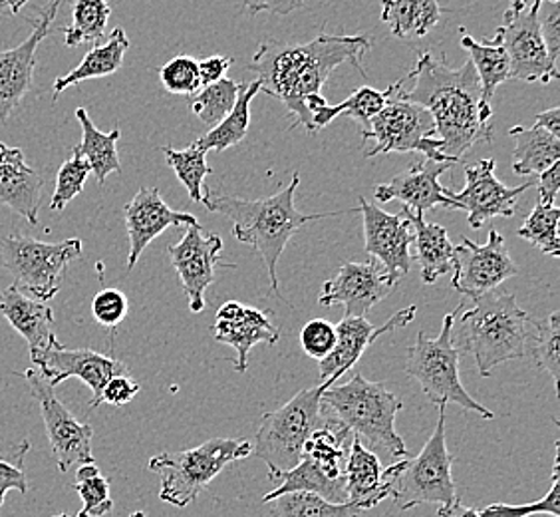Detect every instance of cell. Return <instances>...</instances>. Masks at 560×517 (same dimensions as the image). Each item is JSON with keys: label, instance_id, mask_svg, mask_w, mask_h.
<instances>
[{"label": "cell", "instance_id": "1", "mask_svg": "<svg viewBox=\"0 0 560 517\" xmlns=\"http://www.w3.org/2000/svg\"><path fill=\"white\" fill-rule=\"evenodd\" d=\"M406 78L416 84L399 88V96L430 112L443 158L459 163L475 146L493 141V108L481 97L471 62L453 70L440 56L423 53Z\"/></svg>", "mask_w": 560, "mask_h": 517}, {"label": "cell", "instance_id": "2", "mask_svg": "<svg viewBox=\"0 0 560 517\" xmlns=\"http://www.w3.org/2000/svg\"><path fill=\"white\" fill-rule=\"evenodd\" d=\"M368 36L320 34L311 43H267L253 58L250 70L257 74L260 90L279 97L294 122L291 128H306L314 134L313 119L306 112V97L323 94L328 76L340 65L355 66L362 74V58L370 53Z\"/></svg>", "mask_w": 560, "mask_h": 517}, {"label": "cell", "instance_id": "3", "mask_svg": "<svg viewBox=\"0 0 560 517\" xmlns=\"http://www.w3.org/2000/svg\"><path fill=\"white\" fill-rule=\"evenodd\" d=\"M301 184V173L292 175L291 184L282 187L279 194L265 199H241L233 195H219L207 192L203 205L209 211H215L233 221V238L238 243L250 245L259 253L267 265L270 279V292L280 295L277 279V263L287 243L302 226L318 221L323 217L340 216V214H301L294 205V194Z\"/></svg>", "mask_w": 560, "mask_h": 517}, {"label": "cell", "instance_id": "4", "mask_svg": "<svg viewBox=\"0 0 560 517\" xmlns=\"http://www.w3.org/2000/svg\"><path fill=\"white\" fill-rule=\"evenodd\" d=\"M537 333V321L518 307L511 292H487L453 326V345L474 355L481 377H491L499 365L525 358Z\"/></svg>", "mask_w": 560, "mask_h": 517}, {"label": "cell", "instance_id": "5", "mask_svg": "<svg viewBox=\"0 0 560 517\" xmlns=\"http://www.w3.org/2000/svg\"><path fill=\"white\" fill-rule=\"evenodd\" d=\"M320 406L328 421L342 426L360 443L382 448L394 458H408V448L396 430L404 404L384 382H370L354 375L345 384L326 388Z\"/></svg>", "mask_w": 560, "mask_h": 517}, {"label": "cell", "instance_id": "6", "mask_svg": "<svg viewBox=\"0 0 560 517\" xmlns=\"http://www.w3.org/2000/svg\"><path fill=\"white\" fill-rule=\"evenodd\" d=\"M440 416L430 440L416 458H401L384 468V482L388 484L394 504L408 512L421 504L452 506L459 502L457 484L453 480V456L445 438V406H438Z\"/></svg>", "mask_w": 560, "mask_h": 517}, {"label": "cell", "instance_id": "7", "mask_svg": "<svg viewBox=\"0 0 560 517\" xmlns=\"http://www.w3.org/2000/svg\"><path fill=\"white\" fill-rule=\"evenodd\" d=\"M323 388H304L284 406L267 412L257 430L253 452L269 468V480L279 484L302 460L304 446L328 418L320 406Z\"/></svg>", "mask_w": 560, "mask_h": 517}, {"label": "cell", "instance_id": "8", "mask_svg": "<svg viewBox=\"0 0 560 517\" xmlns=\"http://www.w3.org/2000/svg\"><path fill=\"white\" fill-rule=\"evenodd\" d=\"M462 311H464V305H459L452 313L445 314L442 333L438 336L431 338L425 333H418L416 343L408 348L406 372L413 382H418L421 392L435 406L455 404L459 409L479 414L486 421H493L495 414L486 409L481 402H477L474 397H469L459 378L462 353L453 345L452 334L455 317Z\"/></svg>", "mask_w": 560, "mask_h": 517}, {"label": "cell", "instance_id": "9", "mask_svg": "<svg viewBox=\"0 0 560 517\" xmlns=\"http://www.w3.org/2000/svg\"><path fill=\"white\" fill-rule=\"evenodd\" d=\"M253 453V444L233 438H211L184 450L153 456L150 470L162 478L160 499L175 507L189 506L229 463L245 460Z\"/></svg>", "mask_w": 560, "mask_h": 517}, {"label": "cell", "instance_id": "10", "mask_svg": "<svg viewBox=\"0 0 560 517\" xmlns=\"http://www.w3.org/2000/svg\"><path fill=\"white\" fill-rule=\"evenodd\" d=\"M350 440L352 436L342 426L332 421L326 422V426L308 438L299 466L262 497V504H270L277 497L294 492L314 494L332 504H348L346 463Z\"/></svg>", "mask_w": 560, "mask_h": 517}, {"label": "cell", "instance_id": "11", "mask_svg": "<svg viewBox=\"0 0 560 517\" xmlns=\"http://www.w3.org/2000/svg\"><path fill=\"white\" fill-rule=\"evenodd\" d=\"M406 82L408 78H401L388 88L386 106L362 128V141H374V146L364 151V156L376 158L388 153L416 151L425 156V160L455 165L447 158H443L442 143L435 138V126L430 112L399 96V88Z\"/></svg>", "mask_w": 560, "mask_h": 517}, {"label": "cell", "instance_id": "12", "mask_svg": "<svg viewBox=\"0 0 560 517\" xmlns=\"http://www.w3.org/2000/svg\"><path fill=\"white\" fill-rule=\"evenodd\" d=\"M80 255L82 241L75 238L60 243H44L19 233L0 238L2 267L11 273L19 289L43 302L55 299L62 289L68 265Z\"/></svg>", "mask_w": 560, "mask_h": 517}, {"label": "cell", "instance_id": "13", "mask_svg": "<svg viewBox=\"0 0 560 517\" xmlns=\"http://www.w3.org/2000/svg\"><path fill=\"white\" fill-rule=\"evenodd\" d=\"M22 377L28 382L31 394L40 406L44 428L48 434V443L55 453L58 470L68 472L74 466L94 463V453H92L94 428L86 422L75 418L68 406L58 400L55 388L48 384L46 378L40 377V372L28 368L22 372Z\"/></svg>", "mask_w": 560, "mask_h": 517}, {"label": "cell", "instance_id": "14", "mask_svg": "<svg viewBox=\"0 0 560 517\" xmlns=\"http://www.w3.org/2000/svg\"><path fill=\"white\" fill-rule=\"evenodd\" d=\"M452 271L453 289L474 301L518 275V267L506 251L505 238L495 227L489 229V239L483 245L462 239V243L453 248Z\"/></svg>", "mask_w": 560, "mask_h": 517}, {"label": "cell", "instance_id": "15", "mask_svg": "<svg viewBox=\"0 0 560 517\" xmlns=\"http://www.w3.org/2000/svg\"><path fill=\"white\" fill-rule=\"evenodd\" d=\"M540 0H530L523 11L506 19L497 28L491 43L499 44L509 58V70L513 80L549 84L559 78V66L549 58L545 43L540 38L537 11Z\"/></svg>", "mask_w": 560, "mask_h": 517}, {"label": "cell", "instance_id": "16", "mask_svg": "<svg viewBox=\"0 0 560 517\" xmlns=\"http://www.w3.org/2000/svg\"><path fill=\"white\" fill-rule=\"evenodd\" d=\"M33 363L40 370V377L50 387L62 384L68 378H78L92 390L90 410L100 406V394L114 377L130 375V368L114 356L102 355L92 348H66L52 338L43 351H31Z\"/></svg>", "mask_w": 560, "mask_h": 517}, {"label": "cell", "instance_id": "17", "mask_svg": "<svg viewBox=\"0 0 560 517\" xmlns=\"http://www.w3.org/2000/svg\"><path fill=\"white\" fill-rule=\"evenodd\" d=\"M65 0H50L40 9L34 31L24 43L0 53V124L11 119L34 87L36 53L44 38L50 34V26Z\"/></svg>", "mask_w": 560, "mask_h": 517}, {"label": "cell", "instance_id": "18", "mask_svg": "<svg viewBox=\"0 0 560 517\" xmlns=\"http://www.w3.org/2000/svg\"><path fill=\"white\" fill-rule=\"evenodd\" d=\"M360 214L364 219V239L366 251L376 258L384 269L389 285L396 287L401 277L410 273L413 227L410 219L399 214H386L377 205L370 204L366 197H360Z\"/></svg>", "mask_w": 560, "mask_h": 517}, {"label": "cell", "instance_id": "19", "mask_svg": "<svg viewBox=\"0 0 560 517\" xmlns=\"http://www.w3.org/2000/svg\"><path fill=\"white\" fill-rule=\"evenodd\" d=\"M223 239L203 235V227L189 226L179 243L167 248L173 269L177 271L185 295L189 299L191 313L206 309V291L215 280L217 267H226L221 261Z\"/></svg>", "mask_w": 560, "mask_h": 517}, {"label": "cell", "instance_id": "20", "mask_svg": "<svg viewBox=\"0 0 560 517\" xmlns=\"http://www.w3.org/2000/svg\"><path fill=\"white\" fill-rule=\"evenodd\" d=\"M465 184L459 194L450 192L459 211L467 214V221L474 229H479L489 219L495 217H513L517 211L518 197L527 192L533 184L518 187H506L495 175V160L465 165Z\"/></svg>", "mask_w": 560, "mask_h": 517}, {"label": "cell", "instance_id": "21", "mask_svg": "<svg viewBox=\"0 0 560 517\" xmlns=\"http://www.w3.org/2000/svg\"><path fill=\"white\" fill-rule=\"evenodd\" d=\"M416 313H418V307L411 305L408 309H401L398 313L392 314L382 326H374L366 321V317H345L340 323L336 324L335 351L318 363V372H320L318 387L326 390L336 384L338 378L358 365V360L364 356L376 338L401 326H408L416 319Z\"/></svg>", "mask_w": 560, "mask_h": 517}, {"label": "cell", "instance_id": "22", "mask_svg": "<svg viewBox=\"0 0 560 517\" xmlns=\"http://www.w3.org/2000/svg\"><path fill=\"white\" fill-rule=\"evenodd\" d=\"M394 287L376 261L352 263L346 261L335 277L326 280L320 289L318 302L323 307L345 305V317H366L372 307L384 301Z\"/></svg>", "mask_w": 560, "mask_h": 517}, {"label": "cell", "instance_id": "23", "mask_svg": "<svg viewBox=\"0 0 560 517\" xmlns=\"http://www.w3.org/2000/svg\"><path fill=\"white\" fill-rule=\"evenodd\" d=\"M213 334L217 343L237 351L235 370L238 375L247 372L248 353L255 346L260 343L275 346L280 341L279 329L270 321L269 313L238 301H226L219 307Z\"/></svg>", "mask_w": 560, "mask_h": 517}, {"label": "cell", "instance_id": "24", "mask_svg": "<svg viewBox=\"0 0 560 517\" xmlns=\"http://www.w3.org/2000/svg\"><path fill=\"white\" fill-rule=\"evenodd\" d=\"M447 170H452V163L433 160L411 163L406 172L396 175L389 184L377 185L374 197L382 204L398 199L404 207L416 214H425L433 207L459 209L457 204L450 199V189L440 184V177Z\"/></svg>", "mask_w": 560, "mask_h": 517}, {"label": "cell", "instance_id": "25", "mask_svg": "<svg viewBox=\"0 0 560 517\" xmlns=\"http://www.w3.org/2000/svg\"><path fill=\"white\" fill-rule=\"evenodd\" d=\"M126 229L130 238V255H128V271L136 267L141 253L151 241L160 238L165 229L173 226H199L197 217L184 211H173L170 205L163 202L158 187H141L133 195L130 204L124 209Z\"/></svg>", "mask_w": 560, "mask_h": 517}, {"label": "cell", "instance_id": "26", "mask_svg": "<svg viewBox=\"0 0 560 517\" xmlns=\"http://www.w3.org/2000/svg\"><path fill=\"white\" fill-rule=\"evenodd\" d=\"M43 189V173L26 163L24 151L0 141V205L38 226Z\"/></svg>", "mask_w": 560, "mask_h": 517}, {"label": "cell", "instance_id": "27", "mask_svg": "<svg viewBox=\"0 0 560 517\" xmlns=\"http://www.w3.org/2000/svg\"><path fill=\"white\" fill-rule=\"evenodd\" d=\"M0 313L28 343L31 351H43L56 338L52 309L46 302L28 297L16 285L0 292Z\"/></svg>", "mask_w": 560, "mask_h": 517}, {"label": "cell", "instance_id": "28", "mask_svg": "<svg viewBox=\"0 0 560 517\" xmlns=\"http://www.w3.org/2000/svg\"><path fill=\"white\" fill-rule=\"evenodd\" d=\"M346 496L348 504L358 509H372L389 497V487L384 482V466L376 453L352 436L346 463Z\"/></svg>", "mask_w": 560, "mask_h": 517}, {"label": "cell", "instance_id": "29", "mask_svg": "<svg viewBox=\"0 0 560 517\" xmlns=\"http://www.w3.org/2000/svg\"><path fill=\"white\" fill-rule=\"evenodd\" d=\"M401 214L410 219L413 227V245L418 249L416 257L420 263L421 280L425 285L438 283L440 277L447 275L453 267V245L447 229L435 223H428L423 214L410 211L408 207Z\"/></svg>", "mask_w": 560, "mask_h": 517}, {"label": "cell", "instance_id": "30", "mask_svg": "<svg viewBox=\"0 0 560 517\" xmlns=\"http://www.w3.org/2000/svg\"><path fill=\"white\" fill-rule=\"evenodd\" d=\"M128 48H130V38H128L126 31L124 28H114L112 34H109L108 41L94 46L84 56V60L75 66L74 70H70L68 74L56 78L55 87H52L55 88L52 100L56 102L65 90L75 87L80 82L116 74L121 65H124V58H126Z\"/></svg>", "mask_w": 560, "mask_h": 517}, {"label": "cell", "instance_id": "31", "mask_svg": "<svg viewBox=\"0 0 560 517\" xmlns=\"http://www.w3.org/2000/svg\"><path fill=\"white\" fill-rule=\"evenodd\" d=\"M386 102H388V90L380 92L376 88L364 87L358 88L352 96L346 97L342 104H336V106L328 104L323 94L306 97L304 106L313 119L314 131H318L330 126L340 116L355 119L364 128L370 118H374L377 112L386 106Z\"/></svg>", "mask_w": 560, "mask_h": 517}, {"label": "cell", "instance_id": "32", "mask_svg": "<svg viewBox=\"0 0 560 517\" xmlns=\"http://www.w3.org/2000/svg\"><path fill=\"white\" fill-rule=\"evenodd\" d=\"M75 119L82 128V141L80 146H75L74 151L86 160L90 170L96 175L97 184L104 185L108 175L121 173L118 156V140L121 131L116 128L106 134L97 129L86 108L75 110Z\"/></svg>", "mask_w": 560, "mask_h": 517}, {"label": "cell", "instance_id": "33", "mask_svg": "<svg viewBox=\"0 0 560 517\" xmlns=\"http://www.w3.org/2000/svg\"><path fill=\"white\" fill-rule=\"evenodd\" d=\"M509 136L515 140L513 172L517 175H540L560 162V138L547 129L515 126L509 129Z\"/></svg>", "mask_w": 560, "mask_h": 517}, {"label": "cell", "instance_id": "34", "mask_svg": "<svg viewBox=\"0 0 560 517\" xmlns=\"http://www.w3.org/2000/svg\"><path fill=\"white\" fill-rule=\"evenodd\" d=\"M442 21L438 0H382V22L398 38H423Z\"/></svg>", "mask_w": 560, "mask_h": 517}, {"label": "cell", "instance_id": "35", "mask_svg": "<svg viewBox=\"0 0 560 517\" xmlns=\"http://www.w3.org/2000/svg\"><path fill=\"white\" fill-rule=\"evenodd\" d=\"M259 92L260 87L257 80H253L250 84H241L235 108L226 114L223 122H219L215 128L209 129L206 136L195 143L206 151H225L245 140L250 126V104Z\"/></svg>", "mask_w": 560, "mask_h": 517}, {"label": "cell", "instance_id": "36", "mask_svg": "<svg viewBox=\"0 0 560 517\" xmlns=\"http://www.w3.org/2000/svg\"><path fill=\"white\" fill-rule=\"evenodd\" d=\"M459 33H462V46L469 53V62L474 65L477 78H479L481 97L486 104L491 106L497 88L506 80H511L505 50L491 41H481V43L475 41L474 36L465 33L464 28Z\"/></svg>", "mask_w": 560, "mask_h": 517}, {"label": "cell", "instance_id": "37", "mask_svg": "<svg viewBox=\"0 0 560 517\" xmlns=\"http://www.w3.org/2000/svg\"><path fill=\"white\" fill-rule=\"evenodd\" d=\"M109 14L108 0H72V22L60 28L66 46L74 48L78 44L100 43L106 34Z\"/></svg>", "mask_w": 560, "mask_h": 517}, {"label": "cell", "instance_id": "38", "mask_svg": "<svg viewBox=\"0 0 560 517\" xmlns=\"http://www.w3.org/2000/svg\"><path fill=\"white\" fill-rule=\"evenodd\" d=\"M162 151L165 153L167 165L175 172L177 180L185 185L189 199L194 204H203V194H206L203 184L207 175L213 173V168H209L207 163V151L199 148L195 141L185 150H175L165 146Z\"/></svg>", "mask_w": 560, "mask_h": 517}, {"label": "cell", "instance_id": "39", "mask_svg": "<svg viewBox=\"0 0 560 517\" xmlns=\"http://www.w3.org/2000/svg\"><path fill=\"white\" fill-rule=\"evenodd\" d=\"M241 84L235 80L223 78L209 87H201V90L189 97V108L201 124L209 128H215L219 122L226 118V114L235 108Z\"/></svg>", "mask_w": 560, "mask_h": 517}, {"label": "cell", "instance_id": "40", "mask_svg": "<svg viewBox=\"0 0 560 517\" xmlns=\"http://www.w3.org/2000/svg\"><path fill=\"white\" fill-rule=\"evenodd\" d=\"M362 509L352 504H332L323 497L294 492L275 499L272 517H360Z\"/></svg>", "mask_w": 560, "mask_h": 517}, {"label": "cell", "instance_id": "41", "mask_svg": "<svg viewBox=\"0 0 560 517\" xmlns=\"http://www.w3.org/2000/svg\"><path fill=\"white\" fill-rule=\"evenodd\" d=\"M559 221L557 205L537 204L518 229V238L540 249L545 255L557 258L560 255Z\"/></svg>", "mask_w": 560, "mask_h": 517}, {"label": "cell", "instance_id": "42", "mask_svg": "<svg viewBox=\"0 0 560 517\" xmlns=\"http://www.w3.org/2000/svg\"><path fill=\"white\" fill-rule=\"evenodd\" d=\"M560 444L555 443V463H552V478H550V487L547 496L540 497L537 502L523 504V506H509V504H491L486 509H481V517H530V516H550L560 517Z\"/></svg>", "mask_w": 560, "mask_h": 517}, {"label": "cell", "instance_id": "43", "mask_svg": "<svg viewBox=\"0 0 560 517\" xmlns=\"http://www.w3.org/2000/svg\"><path fill=\"white\" fill-rule=\"evenodd\" d=\"M72 490L82 497V512L88 517H106L114 509L112 494H109V480L100 474L96 462L84 463L75 472V482Z\"/></svg>", "mask_w": 560, "mask_h": 517}, {"label": "cell", "instance_id": "44", "mask_svg": "<svg viewBox=\"0 0 560 517\" xmlns=\"http://www.w3.org/2000/svg\"><path fill=\"white\" fill-rule=\"evenodd\" d=\"M560 313H550L545 321H537V333L528 355L535 358L537 367L545 370L552 380V387L559 392L560 377Z\"/></svg>", "mask_w": 560, "mask_h": 517}, {"label": "cell", "instance_id": "45", "mask_svg": "<svg viewBox=\"0 0 560 517\" xmlns=\"http://www.w3.org/2000/svg\"><path fill=\"white\" fill-rule=\"evenodd\" d=\"M90 173L92 170L86 160L74 151L56 173L55 194L50 199V209L65 211L66 205L84 192V184H86Z\"/></svg>", "mask_w": 560, "mask_h": 517}, {"label": "cell", "instance_id": "46", "mask_svg": "<svg viewBox=\"0 0 560 517\" xmlns=\"http://www.w3.org/2000/svg\"><path fill=\"white\" fill-rule=\"evenodd\" d=\"M160 80L163 88L172 94L194 96L201 90L199 65L191 56L179 55L172 58L167 65L160 68Z\"/></svg>", "mask_w": 560, "mask_h": 517}, {"label": "cell", "instance_id": "47", "mask_svg": "<svg viewBox=\"0 0 560 517\" xmlns=\"http://www.w3.org/2000/svg\"><path fill=\"white\" fill-rule=\"evenodd\" d=\"M301 346L306 355L320 363L335 351L336 324L328 323L326 319L308 321L302 326Z\"/></svg>", "mask_w": 560, "mask_h": 517}, {"label": "cell", "instance_id": "48", "mask_svg": "<svg viewBox=\"0 0 560 517\" xmlns=\"http://www.w3.org/2000/svg\"><path fill=\"white\" fill-rule=\"evenodd\" d=\"M130 302L118 289H102L92 301V317L106 329H116L128 317Z\"/></svg>", "mask_w": 560, "mask_h": 517}, {"label": "cell", "instance_id": "49", "mask_svg": "<svg viewBox=\"0 0 560 517\" xmlns=\"http://www.w3.org/2000/svg\"><path fill=\"white\" fill-rule=\"evenodd\" d=\"M539 33L549 58L559 66L560 56V0H540L537 11Z\"/></svg>", "mask_w": 560, "mask_h": 517}, {"label": "cell", "instance_id": "50", "mask_svg": "<svg viewBox=\"0 0 560 517\" xmlns=\"http://www.w3.org/2000/svg\"><path fill=\"white\" fill-rule=\"evenodd\" d=\"M28 448L31 444L22 443L21 450L16 452V462L0 458V507L4 504L7 492L11 490H16L21 494L28 492V480L24 474V453L28 452Z\"/></svg>", "mask_w": 560, "mask_h": 517}, {"label": "cell", "instance_id": "51", "mask_svg": "<svg viewBox=\"0 0 560 517\" xmlns=\"http://www.w3.org/2000/svg\"><path fill=\"white\" fill-rule=\"evenodd\" d=\"M138 392H140V384L130 375L114 377L102 390L100 404H109V406L121 409V406L130 404L131 400L138 397Z\"/></svg>", "mask_w": 560, "mask_h": 517}, {"label": "cell", "instance_id": "52", "mask_svg": "<svg viewBox=\"0 0 560 517\" xmlns=\"http://www.w3.org/2000/svg\"><path fill=\"white\" fill-rule=\"evenodd\" d=\"M243 7H245V11L250 16L259 14V12H270V14L287 16V14L302 9L304 0H243Z\"/></svg>", "mask_w": 560, "mask_h": 517}, {"label": "cell", "instance_id": "53", "mask_svg": "<svg viewBox=\"0 0 560 517\" xmlns=\"http://www.w3.org/2000/svg\"><path fill=\"white\" fill-rule=\"evenodd\" d=\"M197 65H199L201 87H209V84L225 78L226 70L233 66V58H229V56H209Z\"/></svg>", "mask_w": 560, "mask_h": 517}, {"label": "cell", "instance_id": "54", "mask_svg": "<svg viewBox=\"0 0 560 517\" xmlns=\"http://www.w3.org/2000/svg\"><path fill=\"white\" fill-rule=\"evenodd\" d=\"M537 187H539V204L555 205L560 189V162L550 165L547 172L540 173Z\"/></svg>", "mask_w": 560, "mask_h": 517}, {"label": "cell", "instance_id": "55", "mask_svg": "<svg viewBox=\"0 0 560 517\" xmlns=\"http://www.w3.org/2000/svg\"><path fill=\"white\" fill-rule=\"evenodd\" d=\"M535 126H539V128H545L547 129V131H550L552 136H557V138H560L559 106H555V108L545 110V112H540L539 116L535 118Z\"/></svg>", "mask_w": 560, "mask_h": 517}, {"label": "cell", "instance_id": "56", "mask_svg": "<svg viewBox=\"0 0 560 517\" xmlns=\"http://www.w3.org/2000/svg\"><path fill=\"white\" fill-rule=\"evenodd\" d=\"M438 516L440 517H481L479 512H475L471 507H465L462 504V499L459 502H455L452 506L440 507L438 509Z\"/></svg>", "mask_w": 560, "mask_h": 517}, {"label": "cell", "instance_id": "57", "mask_svg": "<svg viewBox=\"0 0 560 517\" xmlns=\"http://www.w3.org/2000/svg\"><path fill=\"white\" fill-rule=\"evenodd\" d=\"M31 0H0V16H16Z\"/></svg>", "mask_w": 560, "mask_h": 517}, {"label": "cell", "instance_id": "58", "mask_svg": "<svg viewBox=\"0 0 560 517\" xmlns=\"http://www.w3.org/2000/svg\"><path fill=\"white\" fill-rule=\"evenodd\" d=\"M527 2L528 0H509V11L505 12V21L511 19V16H515L517 12L523 11Z\"/></svg>", "mask_w": 560, "mask_h": 517}, {"label": "cell", "instance_id": "59", "mask_svg": "<svg viewBox=\"0 0 560 517\" xmlns=\"http://www.w3.org/2000/svg\"><path fill=\"white\" fill-rule=\"evenodd\" d=\"M52 517H88L84 512H80V514H75V516H68V514H60V516H52Z\"/></svg>", "mask_w": 560, "mask_h": 517}, {"label": "cell", "instance_id": "60", "mask_svg": "<svg viewBox=\"0 0 560 517\" xmlns=\"http://www.w3.org/2000/svg\"><path fill=\"white\" fill-rule=\"evenodd\" d=\"M130 517H145V514L143 512H133Z\"/></svg>", "mask_w": 560, "mask_h": 517}]
</instances>
